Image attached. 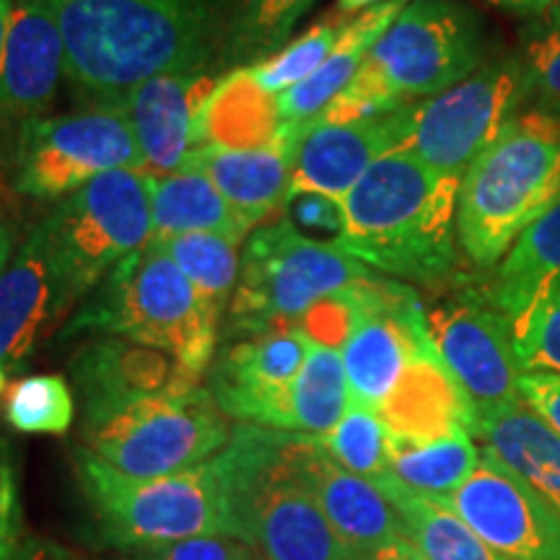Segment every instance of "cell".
Listing matches in <instances>:
<instances>
[{
	"mask_svg": "<svg viewBox=\"0 0 560 560\" xmlns=\"http://www.w3.org/2000/svg\"><path fill=\"white\" fill-rule=\"evenodd\" d=\"M560 202V109L514 115L459 185L457 242L467 262L493 270L514 242Z\"/></svg>",
	"mask_w": 560,
	"mask_h": 560,
	"instance_id": "4",
	"label": "cell"
},
{
	"mask_svg": "<svg viewBox=\"0 0 560 560\" xmlns=\"http://www.w3.org/2000/svg\"><path fill=\"white\" fill-rule=\"evenodd\" d=\"M73 418V389L60 374L24 376L5 397V423L26 436H62Z\"/></svg>",
	"mask_w": 560,
	"mask_h": 560,
	"instance_id": "35",
	"label": "cell"
},
{
	"mask_svg": "<svg viewBox=\"0 0 560 560\" xmlns=\"http://www.w3.org/2000/svg\"><path fill=\"white\" fill-rule=\"evenodd\" d=\"M66 79L91 109L125 115L136 91L172 70L208 68L213 0H50Z\"/></svg>",
	"mask_w": 560,
	"mask_h": 560,
	"instance_id": "1",
	"label": "cell"
},
{
	"mask_svg": "<svg viewBox=\"0 0 560 560\" xmlns=\"http://www.w3.org/2000/svg\"><path fill=\"white\" fill-rule=\"evenodd\" d=\"M70 304L91 291L153 234L149 174L115 170L58 200L42 219Z\"/></svg>",
	"mask_w": 560,
	"mask_h": 560,
	"instance_id": "9",
	"label": "cell"
},
{
	"mask_svg": "<svg viewBox=\"0 0 560 560\" xmlns=\"http://www.w3.org/2000/svg\"><path fill=\"white\" fill-rule=\"evenodd\" d=\"M70 310L50 240L37 221L0 272V361L5 369H21Z\"/></svg>",
	"mask_w": 560,
	"mask_h": 560,
	"instance_id": "19",
	"label": "cell"
},
{
	"mask_svg": "<svg viewBox=\"0 0 560 560\" xmlns=\"http://www.w3.org/2000/svg\"><path fill=\"white\" fill-rule=\"evenodd\" d=\"M376 416L389 439L412 444L446 439L459 431L470 433L472 429L470 402L436 353L418 355L408 363Z\"/></svg>",
	"mask_w": 560,
	"mask_h": 560,
	"instance_id": "24",
	"label": "cell"
},
{
	"mask_svg": "<svg viewBox=\"0 0 560 560\" xmlns=\"http://www.w3.org/2000/svg\"><path fill=\"white\" fill-rule=\"evenodd\" d=\"M520 397L560 436V374H522Z\"/></svg>",
	"mask_w": 560,
	"mask_h": 560,
	"instance_id": "44",
	"label": "cell"
},
{
	"mask_svg": "<svg viewBox=\"0 0 560 560\" xmlns=\"http://www.w3.org/2000/svg\"><path fill=\"white\" fill-rule=\"evenodd\" d=\"M480 452L470 480L436 503L511 560H560V509L499 457Z\"/></svg>",
	"mask_w": 560,
	"mask_h": 560,
	"instance_id": "16",
	"label": "cell"
},
{
	"mask_svg": "<svg viewBox=\"0 0 560 560\" xmlns=\"http://www.w3.org/2000/svg\"><path fill=\"white\" fill-rule=\"evenodd\" d=\"M3 392H5V363L0 361V397H3Z\"/></svg>",
	"mask_w": 560,
	"mask_h": 560,
	"instance_id": "51",
	"label": "cell"
},
{
	"mask_svg": "<svg viewBox=\"0 0 560 560\" xmlns=\"http://www.w3.org/2000/svg\"><path fill=\"white\" fill-rule=\"evenodd\" d=\"M520 62L527 94L537 96L540 107L560 109V0L524 30Z\"/></svg>",
	"mask_w": 560,
	"mask_h": 560,
	"instance_id": "39",
	"label": "cell"
},
{
	"mask_svg": "<svg viewBox=\"0 0 560 560\" xmlns=\"http://www.w3.org/2000/svg\"><path fill=\"white\" fill-rule=\"evenodd\" d=\"M149 198L151 240L174 234H223L240 244L247 242V226L202 172L185 170L166 177H149Z\"/></svg>",
	"mask_w": 560,
	"mask_h": 560,
	"instance_id": "28",
	"label": "cell"
},
{
	"mask_svg": "<svg viewBox=\"0 0 560 560\" xmlns=\"http://www.w3.org/2000/svg\"><path fill=\"white\" fill-rule=\"evenodd\" d=\"M130 560H260L249 542L231 535H200L187 540L128 550Z\"/></svg>",
	"mask_w": 560,
	"mask_h": 560,
	"instance_id": "40",
	"label": "cell"
},
{
	"mask_svg": "<svg viewBox=\"0 0 560 560\" xmlns=\"http://www.w3.org/2000/svg\"><path fill=\"white\" fill-rule=\"evenodd\" d=\"M13 560H79L73 552H68L60 545H55L45 537H24L19 545Z\"/></svg>",
	"mask_w": 560,
	"mask_h": 560,
	"instance_id": "45",
	"label": "cell"
},
{
	"mask_svg": "<svg viewBox=\"0 0 560 560\" xmlns=\"http://www.w3.org/2000/svg\"><path fill=\"white\" fill-rule=\"evenodd\" d=\"M190 278L195 289L226 310L242 276L240 242L223 234H174L149 240Z\"/></svg>",
	"mask_w": 560,
	"mask_h": 560,
	"instance_id": "33",
	"label": "cell"
},
{
	"mask_svg": "<svg viewBox=\"0 0 560 560\" xmlns=\"http://www.w3.org/2000/svg\"><path fill=\"white\" fill-rule=\"evenodd\" d=\"M206 145L229 151L268 149L285 138L278 96L265 91L247 66L221 75L202 115Z\"/></svg>",
	"mask_w": 560,
	"mask_h": 560,
	"instance_id": "27",
	"label": "cell"
},
{
	"mask_svg": "<svg viewBox=\"0 0 560 560\" xmlns=\"http://www.w3.org/2000/svg\"><path fill=\"white\" fill-rule=\"evenodd\" d=\"M524 94L520 58L488 62L457 86L389 112L392 151L410 153L429 170L462 179L514 117Z\"/></svg>",
	"mask_w": 560,
	"mask_h": 560,
	"instance_id": "10",
	"label": "cell"
},
{
	"mask_svg": "<svg viewBox=\"0 0 560 560\" xmlns=\"http://www.w3.org/2000/svg\"><path fill=\"white\" fill-rule=\"evenodd\" d=\"M11 11H13V0H0V62H3V47H5V34H9V24H11Z\"/></svg>",
	"mask_w": 560,
	"mask_h": 560,
	"instance_id": "50",
	"label": "cell"
},
{
	"mask_svg": "<svg viewBox=\"0 0 560 560\" xmlns=\"http://www.w3.org/2000/svg\"><path fill=\"white\" fill-rule=\"evenodd\" d=\"M310 353L296 325L231 335L208 371V392L219 410L249 425L291 431V384Z\"/></svg>",
	"mask_w": 560,
	"mask_h": 560,
	"instance_id": "15",
	"label": "cell"
},
{
	"mask_svg": "<svg viewBox=\"0 0 560 560\" xmlns=\"http://www.w3.org/2000/svg\"><path fill=\"white\" fill-rule=\"evenodd\" d=\"M317 439L322 450L346 470L361 475L366 480L387 475L389 436L374 410L363 408L359 402H350L340 423L330 433Z\"/></svg>",
	"mask_w": 560,
	"mask_h": 560,
	"instance_id": "36",
	"label": "cell"
},
{
	"mask_svg": "<svg viewBox=\"0 0 560 560\" xmlns=\"http://www.w3.org/2000/svg\"><path fill=\"white\" fill-rule=\"evenodd\" d=\"M374 270L332 244L299 234L289 221L252 231L242 249V276L229 304L226 338L296 325L322 299L361 283Z\"/></svg>",
	"mask_w": 560,
	"mask_h": 560,
	"instance_id": "8",
	"label": "cell"
},
{
	"mask_svg": "<svg viewBox=\"0 0 560 560\" xmlns=\"http://www.w3.org/2000/svg\"><path fill=\"white\" fill-rule=\"evenodd\" d=\"M299 138L301 132L285 125V138L268 149L229 151L219 145H202L187 170L206 174L247 231H252L268 221L289 198Z\"/></svg>",
	"mask_w": 560,
	"mask_h": 560,
	"instance_id": "23",
	"label": "cell"
},
{
	"mask_svg": "<svg viewBox=\"0 0 560 560\" xmlns=\"http://www.w3.org/2000/svg\"><path fill=\"white\" fill-rule=\"evenodd\" d=\"M219 81L210 68L172 70L136 91L125 117L143 151V172L149 177L187 170L206 145L202 115Z\"/></svg>",
	"mask_w": 560,
	"mask_h": 560,
	"instance_id": "18",
	"label": "cell"
},
{
	"mask_svg": "<svg viewBox=\"0 0 560 560\" xmlns=\"http://www.w3.org/2000/svg\"><path fill=\"white\" fill-rule=\"evenodd\" d=\"M115 170L143 172V151L120 112L89 109L21 122L11 182L24 198L62 200Z\"/></svg>",
	"mask_w": 560,
	"mask_h": 560,
	"instance_id": "12",
	"label": "cell"
},
{
	"mask_svg": "<svg viewBox=\"0 0 560 560\" xmlns=\"http://www.w3.org/2000/svg\"><path fill=\"white\" fill-rule=\"evenodd\" d=\"M291 433L325 436L350 405V387L342 353L310 342V353L291 384Z\"/></svg>",
	"mask_w": 560,
	"mask_h": 560,
	"instance_id": "32",
	"label": "cell"
},
{
	"mask_svg": "<svg viewBox=\"0 0 560 560\" xmlns=\"http://www.w3.org/2000/svg\"><path fill=\"white\" fill-rule=\"evenodd\" d=\"M223 310L153 244L125 257L62 327V338L96 332L177 355L195 374L213 363Z\"/></svg>",
	"mask_w": 560,
	"mask_h": 560,
	"instance_id": "6",
	"label": "cell"
},
{
	"mask_svg": "<svg viewBox=\"0 0 560 560\" xmlns=\"http://www.w3.org/2000/svg\"><path fill=\"white\" fill-rule=\"evenodd\" d=\"M382 3H387V0H338L335 3V13H340V16H355V13L376 9Z\"/></svg>",
	"mask_w": 560,
	"mask_h": 560,
	"instance_id": "49",
	"label": "cell"
},
{
	"mask_svg": "<svg viewBox=\"0 0 560 560\" xmlns=\"http://www.w3.org/2000/svg\"><path fill=\"white\" fill-rule=\"evenodd\" d=\"M408 3L410 0H387V3L376 5V9L350 16L346 32H342L330 58L322 62L310 79H304L278 96L283 122L296 128L299 132H304L310 125L317 122L322 112L330 107L342 91L350 86V81L361 70L371 47L389 30L392 21L400 16V11Z\"/></svg>",
	"mask_w": 560,
	"mask_h": 560,
	"instance_id": "25",
	"label": "cell"
},
{
	"mask_svg": "<svg viewBox=\"0 0 560 560\" xmlns=\"http://www.w3.org/2000/svg\"><path fill=\"white\" fill-rule=\"evenodd\" d=\"M480 60L482 26L465 3L410 0L317 122L369 120L431 100L470 79Z\"/></svg>",
	"mask_w": 560,
	"mask_h": 560,
	"instance_id": "5",
	"label": "cell"
},
{
	"mask_svg": "<svg viewBox=\"0 0 560 560\" xmlns=\"http://www.w3.org/2000/svg\"><path fill=\"white\" fill-rule=\"evenodd\" d=\"M350 16H340V13H332V16L317 21L310 32L301 34L299 39H293L291 45H285L283 50H278L272 58L255 62V66H247L249 73L255 75V81L260 83L265 91L270 94H283L291 86H296L304 79L317 70L322 62L330 58V52L338 45V39L346 32Z\"/></svg>",
	"mask_w": 560,
	"mask_h": 560,
	"instance_id": "37",
	"label": "cell"
},
{
	"mask_svg": "<svg viewBox=\"0 0 560 560\" xmlns=\"http://www.w3.org/2000/svg\"><path fill=\"white\" fill-rule=\"evenodd\" d=\"M361 560H429V558L420 556V552L412 548L408 540H402V542L389 545V548H384L380 552H371V556L361 558Z\"/></svg>",
	"mask_w": 560,
	"mask_h": 560,
	"instance_id": "48",
	"label": "cell"
},
{
	"mask_svg": "<svg viewBox=\"0 0 560 560\" xmlns=\"http://www.w3.org/2000/svg\"><path fill=\"white\" fill-rule=\"evenodd\" d=\"M21 493L11 446L0 439V560H13L21 540Z\"/></svg>",
	"mask_w": 560,
	"mask_h": 560,
	"instance_id": "43",
	"label": "cell"
},
{
	"mask_svg": "<svg viewBox=\"0 0 560 560\" xmlns=\"http://www.w3.org/2000/svg\"><path fill=\"white\" fill-rule=\"evenodd\" d=\"M229 420L208 389L132 402L83 425L86 450L132 478L190 472L226 450Z\"/></svg>",
	"mask_w": 560,
	"mask_h": 560,
	"instance_id": "11",
	"label": "cell"
},
{
	"mask_svg": "<svg viewBox=\"0 0 560 560\" xmlns=\"http://www.w3.org/2000/svg\"><path fill=\"white\" fill-rule=\"evenodd\" d=\"M353 319L355 310L353 301H350V291L346 289L317 301V304L296 322V327L310 338V342L340 350L346 346L350 330H353Z\"/></svg>",
	"mask_w": 560,
	"mask_h": 560,
	"instance_id": "42",
	"label": "cell"
},
{
	"mask_svg": "<svg viewBox=\"0 0 560 560\" xmlns=\"http://www.w3.org/2000/svg\"><path fill=\"white\" fill-rule=\"evenodd\" d=\"M462 179L420 164L410 153H384L342 206L338 249L392 278L444 285L457 276V202Z\"/></svg>",
	"mask_w": 560,
	"mask_h": 560,
	"instance_id": "2",
	"label": "cell"
},
{
	"mask_svg": "<svg viewBox=\"0 0 560 560\" xmlns=\"http://www.w3.org/2000/svg\"><path fill=\"white\" fill-rule=\"evenodd\" d=\"M70 374L81 397L83 425L149 397L185 395L200 384V374L177 355L112 335L86 342L70 361Z\"/></svg>",
	"mask_w": 560,
	"mask_h": 560,
	"instance_id": "17",
	"label": "cell"
},
{
	"mask_svg": "<svg viewBox=\"0 0 560 560\" xmlns=\"http://www.w3.org/2000/svg\"><path fill=\"white\" fill-rule=\"evenodd\" d=\"M480 457V446L467 431L425 444L389 439L387 472L412 493L444 501L470 480V475L478 470Z\"/></svg>",
	"mask_w": 560,
	"mask_h": 560,
	"instance_id": "31",
	"label": "cell"
},
{
	"mask_svg": "<svg viewBox=\"0 0 560 560\" xmlns=\"http://www.w3.org/2000/svg\"><path fill=\"white\" fill-rule=\"evenodd\" d=\"M301 472L322 514L348 545L355 560L408 540L400 511L374 482L346 470L322 450L317 436H306Z\"/></svg>",
	"mask_w": 560,
	"mask_h": 560,
	"instance_id": "20",
	"label": "cell"
},
{
	"mask_svg": "<svg viewBox=\"0 0 560 560\" xmlns=\"http://www.w3.org/2000/svg\"><path fill=\"white\" fill-rule=\"evenodd\" d=\"M304 444L306 433L244 423L210 459L229 495L236 537L265 560H355L306 486Z\"/></svg>",
	"mask_w": 560,
	"mask_h": 560,
	"instance_id": "3",
	"label": "cell"
},
{
	"mask_svg": "<svg viewBox=\"0 0 560 560\" xmlns=\"http://www.w3.org/2000/svg\"><path fill=\"white\" fill-rule=\"evenodd\" d=\"M16 223L0 210V272L9 268V262L16 255Z\"/></svg>",
	"mask_w": 560,
	"mask_h": 560,
	"instance_id": "47",
	"label": "cell"
},
{
	"mask_svg": "<svg viewBox=\"0 0 560 560\" xmlns=\"http://www.w3.org/2000/svg\"><path fill=\"white\" fill-rule=\"evenodd\" d=\"M556 276H560V202L514 242L482 293L511 322Z\"/></svg>",
	"mask_w": 560,
	"mask_h": 560,
	"instance_id": "29",
	"label": "cell"
},
{
	"mask_svg": "<svg viewBox=\"0 0 560 560\" xmlns=\"http://www.w3.org/2000/svg\"><path fill=\"white\" fill-rule=\"evenodd\" d=\"M348 291L355 319L340 353L350 402L376 412L400 382L408 363L436 350L425 327L423 301L410 285L371 276Z\"/></svg>",
	"mask_w": 560,
	"mask_h": 560,
	"instance_id": "14",
	"label": "cell"
},
{
	"mask_svg": "<svg viewBox=\"0 0 560 560\" xmlns=\"http://www.w3.org/2000/svg\"><path fill=\"white\" fill-rule=\"evenodd\" d=\"M511 332L524 374H560V276L548 280L527 310L511 319Z\"/></svg>",
	"mask_w": 560,
	"mask_h": 560,
	"instance_id": "38",
	"label": "cell"
},
{
	"mask_svg": "<svg viewBox=\"0 0 560 560\" xmlns=\"http://www.w3.org/2000/svg\"><path fill=\"white\" fill-rule=\"evenodd\" d=\"M470 433L560 509V436L527 405L475 416Z\"/></svg>",
	"mask_w": 560,
	"mask_h": 560,
	"instance_id": "26",
	"label": "cell"
},
{
	"mask_svg": "<svg viewBox=\"0 0 560 560\" xmlns=\"http://www.w3.org/2000/svg\"><path fill=\"white\" fill-rule=\"evenodd\" d=\"M425 306L433 350L475 416L520 405L522 366L511 322L475 289L441 293Z\"/></svg>",
	"mask_w": 560,
	"mask_h": 560,
	"instance_id": "13",
	"label": "cell"
},
{
	"mask_svg": "<svg viewBox=\"0 0 560 560\" xmlns=\"http://www.w3.org/2000/svg\"><path fill=\"white\" fill-rule=\"evenodd\" d=\"M490 5L495 9L511 13V16H522V19H540L548 13L552 5H558V0H488Z\"/></svg>",
	"mask_w": 560,
	"mask_h": 560,
	"instance_id": "46",
	"label": "cell"
},
{
	"mask_svg": "<svg viewBox=\"0 0 560 560\" xmlns=\"http://www.w3.org/2000/svg\"><path fill=\"white\" fill-rule=\"evenodd\" d=\"M283 208L285 221H289L299 234H304L306 240L312 242L338 247L342 236V206L338 200L314 192H296L285 198Z\"/></svg>",
	"mask_w": 560,
	"mask_h": 560,
	"instance_id": "41",
	"label": "cell"
},
{
	"mask_svg": "<svg viewBox=\"0 0 560 560\" xmlns=\"http://www.w3.org/2000/svg\"><path fill=\"white\" fill-rule=\"evenodd\" d=\"M314 0H240L226 26L223 58L240 66L268 60L289 42Z\"/></svg>",
	"mask_w": 560,
	"mask_h": 560,
	"instance_id": "34",
	"label": "cell"
},
{
	"mask_svg": "<svg viewBox=\"0 0 560 560\" xmlns=\"http://www.w3.org/2000/svg\"><path fill=\"white\" fill-rule=\"evenodd\" d=\"M384 153H392L389 115L312 125L301 132L293 153L289 195L314 192L342 202Z\"/></svg>",
	"mask_w": 560,
	"mask_h": 560,
	"instance_id": "22",
	"label": "cell"
},
{
	"mask_svg": "<svg viewBox=\"0 0 560 560\" xmlns=\"http://www.w3.org/2000/svg\"><path fill=\"white\" fill-rule=\"evenodd\" d=\"M400 511L405 537L429 560H511L482 540L457 514L400 486L392 475L371 480Z\"/></svg>",
	"mask_w": 560,
	"mask_h": 560,
	"instance_id": "30",
	"label": "cell"
},
{
	"mask_svg": "<svg viewBox=\"0 0 560 560\" xmlns=\"http://www.w3.org/2000/svg\"><path fill=\"white\" fill-rule=\"evenodd\" d=\"M75 478L100 537L125 552L200 535L236 537L229 495L213 462L166 478H132L79 450Z\"/></svg>",
	"mask_w": 560,
	"mask_h": 560,
	"instance_id": "7",
	"label": "cell"
},
{
	"mask_svg": "<svg viewBox=\"0 0 560 560\" xmlns=\"http://www.w3.org/2000/svg\"><path fill=\"white\" fill-rule=\"evenodd\" d=\"M66 75V47L50 0H13L3 62H0V112L39 117Z\"/></svg>",
	"mask_w": 560,
	"mask_h": 560,
	"instance_id": "21",
	"label": "cell"
}]
</instances>
